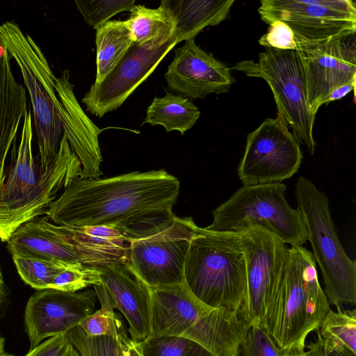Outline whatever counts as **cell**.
Here are the masks:
<instances>
[{"label":"cell","mask_w":356,"mask_h":356,"mask_svg":"<svg viewBox=\"0 0 356 356\" xmlns=\"http://www.w3.org/2000/svg\"><path fill=\"white\" fill-rule=\"evenodd\" d=\"M81 356H122L118 340L109 337H88L78 325L67 333Z\"/></svg>","instance_id":"obj_32"},{"label":"cell","mask_w":356,"mask_h":356,"mask_svg":"<svg viewBox=\"0 0 356 356\" xmlns=\"http://www.w3.org/2000/svg\"><path fill=\"white\" fill-rule=\"evenodd\" d=\"M10 56L0 41V190L8 152L15 146L19 126L27 112L25 88L15 77Z\"/></svg>","instance_id":"obj_21"},{"label":"cell","mask_w":356,"mask_h":356,"mask_svg":"<svg viewBox=\"0 0 356 356\" xmlns=\"http://www.w3.org/2000/svg\"><path fill=\"white\" fill-rule=\"evenodd\" d=\"M298 46L305 76L307 108L314 117L337 88L356 83L355 36Z\"/></svg>","instance_id":"obj_15"},{"label":"cell","mask_w":356,"mask_h":356,"mask_svg":"<svg viewBox=\"0 0 356 356\" xmlns=\"http://www.w3.org/2000/svg\"><path fill=\"white\" fill-rule=\"evenodd\" d=\"M3 286H4L3 277V275H2L1 268H0V303L2 300L3 296Z\"/></svg>","instance_id":"obj_40"},{"label":"cell","mask_w":356,"mask_h":356,"mask_svg":"<svg viewBox=\"0 0 356 356\" xmlns=\"http://www.w3.org/2000/svg\"><path fill=\"white\" fill-rule=\"evenodd\" d=\"M101 284L97 266L71 264L52 281L50 288L64 292L76 293L88 286Z\"/></svg>","instance_id":"obj_30"},{"label":"cell","mask_w":356,"mask_h":356,"mask_svg":"<svg viewBox=\"0 0 356 356\" xmlns=\"http://www.w3.org/2000/svg\"><path fill=\"white\" fill-rule=\"evenodd\" d=\"M241 243L245 261L246 289L238 313L250 325H259L282 278L289 248L277 236L259 226L241 232Z\"/></svg>","instance_id":"obj_13"},{"label":"cell","mask_w":356,"mask_h":356,"mask_svg":"<svg viewBox=\"0 0 356 356\" xmlns=\"http://www.w3.org/2000/svg\"><path fill=\"white\" fill-rule=\"evenodd\" d=\"M123 356V355H122Z\"/></svg>","instance_id":"obj_43"},{"label":"cell","mask_w":356,"mask_h":356,"mask_svg":"<svg viewBox=\"0 0 356 356\" xmlns=\"http://www.w3.org/2000/svg\"><path fill=\"white\" fill-rule=\"evenodd\" d=\"M321 356H356L345 349L337 348L326 343L318 333L314 341Z\"/></svg>","instance_id":"obj_37"},{"label":"cell","mask_w":356,"mask_h":356,"mask_svg":"<svg viewBox=\"0 0 356 356\" xmlns=\"http://www.w3.org/2000/svg\"><path fill=\"white\" fill-rule=\"evenodd\" d=\"M123 356H143L138 342L133 341L123 328L120 333L118 339Z\"/></svg>","instance_id":"obj_36"},{"label":"cell","mask_w":356,"mask_h":356,"mask_svg":"<svg viewBox=\"0 0 356 356\" xmlns=\"http://www.w3.org/2000/svg\"><path fill=\"white\" fill-rule=\"evenodd\" d=\"M49 220L47 216L37 218L16 229L7 245L12 256L96 267L127 257L121 241L95 234L86 227L58 225Z\"/></svg>","instance_id":"obj_7"},{"label":"cell","mask_w":356,"mask_h":356,"mask_svg":"<svg viewBox=\"0 0 356 356\" xmlns=\"http://www.w3.org/2000/svg\"><path fill=\"white\" fill-rule=\"evenodd\" d=\"M93 287L101 307L85 317L79 326L88 337H109L118 340L124 328L120 316L114 312V305L104 286L100 284Z\"/></svg>","instance_id":"obj_27"},{"label":"cell","mask_w":356,"mask_h":356,"mask_svg":"<svg viewBox=\"0 0 356 356\" xmlns=\"http://www.w3.org/2000/svg\"><path fill=\"white\" fill-rule=\"evenodd\" d=\"M12 257L22 280L39 291L49 289L54 277L71 264L32 257Z\"/></svg>","instance_id":"obj_28"},{"label":"cell","mask_w":356,"mask_h":356,"mask_svg":"<svg viewBox=\"0 0 356 356\" xmlns=\"http://www.w3.org/2000/svg\"><path fill=\"white\" fill-rule=\"evenodd\" d=\"M179 189L178 179L163 169L108 178L79 177L44 213L58 225L115 229L129 242L175 216L172 209Z\"/></svg>","instance_id":"obj_1"},{"label":"cell","mask_w":356,"mask_h":356,"mask_svg":"<svg viewBox=\"0 0 356 356\" xmlns=\"http://www.w3.org/2000/svg\"><path fill=\"white\" fill-rule=\"evenodd\" d=\"M97 73L100 83L131 45L133 37L126 21H108L96 29Z\"/></svg>","instance_id":"obj_24"},{"label":"cell","mask_w":356,"mask_h":356,"mask_svg":"<svg viewBox=\"0 0 356 356\" xmlns=\"http://www.w3.org/2000/svg\"><path fill=\"white\" fill-rule=\"evenodd\" d=\"M101 284L115 309L129 324L131 339L141 342L150 337V287L137 275L127 260L97 266Z\"/></svg>","instance_id":"obj_18"},{"label":"cell","mask_w":356,"mask_h":356,"mask_svg":"<svg viewBox=\"0 0 356 356\" xmlns=\"http://www.w3.org/2000/svg\"><path fill=\"white\" fill-rule=\"evenodd\" d=\"M302 159L299 143L277 114L248 134L238 176L245 186L282 183L298 172Z\"/></svg>","instance_id":"obj_12"},{"label":"cell","mask_w":356,"mask_h":356,"mask_svg":"<svg viewBox=\"0 0 356 356\" xmlns=\"http://www.w3.org/2000/svg\"><path fill=\"white\" fill-rule=\"evenodd\" d=\"M202 231L191 217L175 216L129 241L127 261L150 288L181 283L190 245Z\"/></svg>","instance_id":"obj_10"},{"label":"cell","mask_w":356,"mask_h":356,"mask_svg":"<svg viewBox=\"0 0 356 356\" xmlns=\"http://www.w3.org/2000/svg\"><path fill=\"white\" fill-rule=\"evenodd\" d=\"M330 305L312 253L302 245L293 246L259 325L282 353L303 351L307 337L318 330Z\"/></svg>","instance_id":"obj_3"},{"label":"cell","mask_w":356,"mask_h":356,"mask_svg":"<svg viewBox=\"0 0 356 356\" xmlns=\"http://www.w3.org/2000/svg\"><path fill=\"white\" fill-rule=\"evenodd\" d=\"M268 32L259 40V43L268 49L298 50L294 34L284 22L275 20L269 24Z\"/></svg>","instance_id":"obj_34"},{"label":"cell","mask_w":356,"mask_h":356,"mask_svg":"<svg viewBox=\"0 0 356 356\" xmlns=\"http://www.w3.org/2000/svg\"><path fill=\"white\" fill-rule=\"evenodd\" d=\"M200 115V110L189 99L166 91L164 97H154L142 124L162 125L167 132L177 130L183 135Z\"/></svg>","instance_id":"obj_23"},{"label":"cell","mask_w":356,"mask_h":356,"mask_svg":"<svg viewBox=\"0 0 356 356\" xmlns=\"http://www.w3.org/2000/svg\"><path fill=\"white\" fill-rule=\"evenodd\" d=\"M138 343L143 356H212L195 341L181 336L150 337Z\"/></svg>","instance_id":"obj_29"},{"label":"cell","mask_w":356,"mask_h":356,"mask_svg":"<svg viewBox=\"0 0 356 356\" xmlns=\"http://www.w3.org/2000/svg\"><path fill=\"white\" fill-rule=\"evenodd\" d=\"M4 353V339L2 337L0 333V356L3 355Z\"/></svg>","instance_id":"obj_41"},{"label":"cell","mask_w":356,"mask_h":356,"mask_svg":"<svg viewBox=\"0 0 356 356\" xmlns=\"http://www.w3.org/2000/svg\"><path fill=\"white\" fill-rule=\"evenodd\" d=\"M355 84L356 83H351L343 85L334 91H332L325 100V104H328L331 102L336 101L346 96L350 92L353 91L354 100L355 99Z\"/></svg>","instance_id":"obj_38"},{"label":"cell","mask_w":356,"mask_h":356,"mask_svg":"<svg viewBox=\"0 0 356 356\" xmlns=\"http://www.w3.org/2000/svg\"><path fill=\"white\" fill-rule=\"evenodd\" d=\"M95 290L69 293L53 289L40 290L29 299L24 313L25 330L31 348L42 340L67 333L95 311Z\"/></svg>","instance_id":"obj_16"},{"label":"cell","mask_w":356,"mask_h":356,"mask_svg":"<svg viewBox=\"0 0 356 356\" xmlns=\"http://www.w3.org/2000/svg\"><path fill=\"white\" fill-rule=\"evenodd\" d=\"M74 3L83 19L97 29L113 16L123 11H130L134 0H75Z\"/></svg>","instance_id":"obj_31"},{"label":"cell","mask_w":356,"mask_h":356,"mask_svg":"<svg viewBox=\"0 0 356 356\" xmlns=\"http://www.w3.org/2000/svg\"><path fill=\"white\" fill-rule=\"evenodd\" d=\"M175 44L174 35L144 44L133 42L105 79L100 83H94L82 98L87 111L102 118L119 108Z\"/></svg>","instance_id":"obj_14"},{"label":"cell","mask_w":356,"mask_h":356,"mask_svg":"<svg viewBox=\"0 0 356 356\" xmlns=\"http://www.w3.org/2000/svg\"><path fill=\"white\" fill-rule=\"evenodd\" d=\"M305 347L308 350L283 353L282 356H321L314 341L310 342Z\"/></svg>","instance_id":"obj_39"},{"label":"cell","mask_w":356,"mask_h":356,"mask_svg":"<svg viewBox=\"0 0 356 356\" xmlns=\"http://www.w3.org/2000/svg\"><path fill=\"white\" fill-rule=\"evenodd\" d=\"M1 356H13L12 355H10V354H8V353H4L3 355H2Z\"/></svg>","instance_id":"obj_42"},{"label":"cell","mask_w":356,"mask_h":356,"mask_svg":"<svg viewBox=\"0 0 356 356\" xmlns=\"http://www.w3.org/2000/svg\"><path fill=\"white\" fill-rule=\"evenodd\" d=\"M165 79L170 90L192 99L227 92L236 81L230 69L198 47L195 38L175 50Z\"/></svg>","instance_id":"obj_17"},{"label":"cell","mask_w":356,"mask_h":356,"mask_svg":"<svg viewBox=\"0 0 356 356\" xmlns=\"http://www.w3.org/2000/svg\"><path fill=\"white\" fill-rule=\"evenodd\" d=\"M175 21L177 44L195 38L204 28L219 24L226 18L234 0H164Z\"/></svg>","instance_id":"obj_22"},{"label":"cell","mask_w":356,"mask_h":356,"mask_svg":"<svg viewBox=\"0 0 356 356\" xmlns=\"http://www.w3.org/2000/svg\"><path fill=\"white\" fill-rule=\"evenodd\" d=\"M330 309L321 322L318 333L334 348L345 349L356 355V309Z\"/></svg>","instance_id":"obj_26"},{"label":"cell","mask_w":356,"mask_h":356,"mask_svg":"<svg viewBox=\"0 0 356 356\" xmlns=\"http://www.w3.org/2000/svg\"><path fill=\"white\" fill-rule=\"evenodd\" d=\"M0 41L17 63L30 96L38 137V165L43 173L56 157L63 134L57 108L56 77L40 47L17 23L7 21L0 25Z\"/></svg>","instance_id":"obj_5"},{"label":"cell","mask_w":356,"mask_h":356,"mask_svg":"<svg viewBox=\"0 0 356 356\" xmlns=\"http://www.w3.org/2000/svg\"><path fill=\"white\" fill-rule=\"evenodd\" d=\"M24 356H81L66 333L48 338Z\"/></svg>","instance_id":"obj_35"},{"label":"cell","mask_w":356,"mask_h":356,"mask_svg":"<svg viewBox=\"0 0 356 356\" xmlns=\"http://www.w3.org/2000/svg\"><path fill=\"white\" fill-rule=\"evenodd\" d=\"M232 69L248 76L264 79L270 86L280 115L292 129L299 144L305 145L314 154L313 136L315 117L307 108L306 80L298 50L268 49L259 54L258 62L242 60Z\"/></svg>","instance_id":"obj_9"},{"label":"cell","mask_w":356,"mask_h":356,"mask_svg":"<svg viewBox=\"0 0 356 356\" xmlns=\"http://www.w3.org/2000/svg\"><path fill=\"white\" fill-rule=\"evenodd\" d=\"M184 282L205 305L238 311L246 289L241 232H212L203 228L190 245Z\"/></svg>","instance_id":"obj_4"},{"label":"cell","mask_w":356,"mask_h":356,"mask_svg":"<svg viewBox=\"0 0 356 356\" xmlns=\"http://www.w3.org/2000/svg\"><path fill=\"white\" fill-rule=\"evenodd\" d=\"M242 356H282L269 334L260 325H252L239 348Z\"/></svg>","instance_id":"obj_33"},{"label":"cell","mask_w":356,"mask_h":356,"mask_svg":"<svg viewBox=\"0 0 356 356\" xmlns=\"http://www.w3.org/2000/svg\"><path fill=\"white\" fill-rule=\"evenodd\" d=\"M286 190L283 183L243 185L212 211L213 221L205 229L238 233L259 226L291 247L301 246L307 232L299 210L288 203Z\"/></svg>","instance_id":"obj_8"},{"label":"cell","mask_w":356,"mask_h":356,"mask_svg":"<svg viewBox=\"0 0 356 356\" xmlns=\"http://www.w3.org/2000/svg\"><path fill=\"white\" fill-rule=\"evenodd\" d=\"M258 11L268 24L286 23L297 46L345 40L356 31V6L351 0H261Z\"/></svg>","instance_id":"obj_11"},{"label":"cell","mask_w":356,"mask_h":356,"mask_svg":"<svg viewBox=\"0 0 356 356\" xmlns=\"http://www.w3.org/2000/svg\"><path fill=\"white\" fill-rule=\"evenodd\" d=\"M130 13L126 22L136 43L144 44L156 40H168L174 35L175 18L164 0L154 9L135 5Z\"/></svg>","instance_id":"obj_25"},{"label":"cell","mask_w":356,"mask_h":356,"mask_svg":"<svg viewBox=\"0 0 356 356\" xmlns=\"http://www.w3.org/2000/svg\"><path fill=\"white\" fill-rule=\"evenodd\" d=\"M150 296L151 337L182 336L211 307L197 298L184 282L152 287Z\"/></svg>","instance_id":"obj_20"},{"label":"cell","mask_w":356,"mask_h":356,"mask_svg":"<svg viewBox=\"0 0 356 356\" xmlns=\"http://www.w3.org/2000/svg\"><path fill=\"white\" fill-rule=\"evenodd\" d=\"M295 197L321 269L330 304L340 307L356 303V263L346 254L338 238L327 196L305 177L295 183Z\"/></svg>","instance_id":"obj_6"},{"label":"cell","mask_w":356,"mask_h":356,"mask_svg":"<svg viewBox=\"0 0 356 356\" xmlns=\"http://www.w3.org/2000/svg\"><path fill=\"white\" fill-rule=\"evenodd\" d=\"M74 86L70 81L69 71H63L55 79L58 102L57 108L61 119L63 134L72 151L81 162V177H99L102 156L98 136L102 131L85 114L74 94Z\"/></svg>","instance_id":"obj_19"},{"label":"cell","mask_w":356,"mask_h":356,"mask_svg":"<svg viewBox=\"0 0 356 356\" xmlns=\"http://www.w3.org/2000/svg\"><path fill=\"white\" fill-rule=\"evenodd\" d=\"M33 119L26 113L13 163L0 190V240L8 242L20 226L45 213L65 189L81 175V164L63 134L53 162L41 173L33 152Z\"/></svg>","instance_id":"obj_2"}]
</instances>
